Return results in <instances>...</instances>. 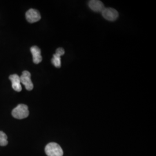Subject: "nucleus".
<instances>
[{
    "mask_svg": "<svg viewBox=\"0 0 156 156\" xmlns=\"http://www.w3.org/2000/svg\"><path fill=\"white\" fill-rule=\"evenodd\" d=\"M13 117L17 119H23L29 115L28 106L24 104H19L12 112Z\"/></svg>",
    "mask_w": 156,
    "mask_h": 156,
    "instance_id": "nucleus-1",
    "label": "nucleus"
},
{
    "mask_svg": "<svg viewBox=\"0 0 156 156\" xmlns=\"http://www.w3.org/2000/svg\"><path fill=\"white\" fill-rule=\"evenodd\" d=\"M45 153L48 156H62L63 151L58 144L51 142L45 147Z\"/></svg>",
    "mask_w": 156,
    "mask_h": 156,
    "instance_id": "nucleus-2",
    "label": "nucleus"
},
{
    "mask_svg": "<svg viewBox=\"0 0 156 156\" xmlns=\"http://www.w3.org/2000/svg\"><path fill=\"white\" fill-rule=\"evenodd\" d=\"M20 82L24 84L27 90L30 91L33 89L34 85L31 79V73L27 71H24L20 76Z\"/></svg>",
    "mask_w": 156,
    "mask_h": 156,
    "instance_id": "nucleus-3",
    "label": "nucleus"
},
{
    "mask_svg": "<svg viewBox=\"0 0 156 156\" xmlns=\"http://www.w3.org/2000/svg\"><path fill=\"white\" fill-rule=\"evenodd\" d=\"M103 17L109 21H115L119 16V13L116 10L111 8H105L102 12Z\"/></svg>",
    "mask_w": 156,
    "mask_h": 156,
    "instance_id": "nucleus-4",
    "label": "nucleus"
},
{
    "mask_svg": "<svg viewBox=\"0 0 156 156\" xmlns=\"http://www.w3.org/2000/svg\"><path fill=\"white\" fill-rule=\"evenodd\" d=\"M26 17L28 22L31 23L37 22L41 19V16L39 12L34 9H30L26 13Z\"/></svg>",
    "mask_w": 156,
    "mask_h": 156,
    "instance_id": "nucleus-5",
    "label": "nucleus"
},
{
    "mask_svg": "<svg viewBox=\"0 0 156 156\" xmlns=\"http://www.w3.org/2000/svg\"><path fill=\"white\" fill-rule=\"evenodd\" d=\"M9 79L11 80L12 82V86L13 89L18 92L22 91V86L20 82V76L17 74H13L9 76Z\"/></svg>",
    "mask_w": 156,
    "mask_h": 156,
    "instance_id": "nucleus-6",
    "label": "nucleus"
},
{
    "mask_svg": "<svg viewBox=\"0 0 156 156\" xmlns=\"http://www.w3.org/2000/svg\"><path fill=\"white\" fill-rule=\"evenodd\" d=\"M89 6L91 10L97 12H102L105 9L104 4L101 1L98 0L90 1L89 2Z\"/></svg>",
    "mask_w": 156,
    "mask_h": 156,
    "instance_id": "nucleus-7",
    "label": "nucleus"
},
{
    "mask_svg": "<svg viewBox=\"0 0 156 156\" xmlns=\"http://www.w3.org/2000/svg\"><path fill=\"white\" fill-rule=\"evenodd\" d=\"M33 57V62L35 64H39L42 62V57L41 56V51L39 48L37 46H34L30 49Z\"/></svg>",
    "mask_w": 156,
    "mask_h": 156,
    "instance_id": "nucleus-8",
    "label": "nucleus"
},
{
    "mask_svg": "<svg viewBox=\"0 0 156 156\" xmlns=\"http://www.w3.org/2000/svg\"><path fill=\"white\" fill-rule=\"evenodd\" d=\"M60 57H61L55 54L53 56L52 59H51L52 64L55 67H57V68L61 67V58Z\"/></svg>",
    "mask_w": 156,
    "mask_h": 156,
    "instance_id": "nucleus-9",
    "label": "nucleus"
},
{
    "mask_svg": "<svg viewBox=\"0 0 156 156\" xmlns=\"http://www.w3.org/2000/svg\"><path fill=\"white\" fill-rule=\"evenodd\" d=\"M8 137L4 132L0 131V146H4L8 145Z\"/></svg>",
    "mask_w": 156,
    "mask_h": 156,
    "instance_id": "nucleus-10",
    "label": "nucleus"
},
{
    "mask_svg": "<svg viewBox=\"0 0 156 156\" xmlns=\"http://www.w3.org/2000/svg\"><path fill=\"white\" fill-rule=\"evenodd\" d=\"M64 53H65L64 50L62 48H58V49L56 50V53H55V54L57 55H58V56H60V57H61V56L64 55Z\"/></svg>",
    "mask_w": 156,
    "mask_h": 156,
    "instance_id": "nucleus-11",
    "label": "nucleus"
}]
</instances>
